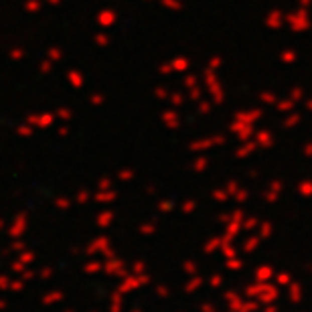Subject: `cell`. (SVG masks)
Returning a JSON list of instances; mask_svg holds the SVG:
<instances>
[]
</instances>
